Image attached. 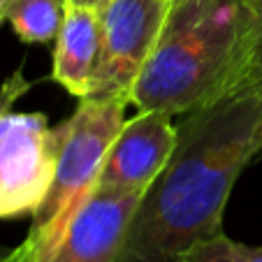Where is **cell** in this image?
<instances>
[{"label":"cell","instance_id":"1","mask_svg":"<svg viewBox=\"0 0 262 262\" xmlns=\"http://www.w3.org/2000/svg\"><path fill=\"white\" fill-rule=\"evenodd\" d=\"M165 169L142 195L116 262H183L223 232L237 179L262 158V84L242 81L177 125Z\"/></svg>","mask_w":262,"mask_h":262},{"label":"cell","instance_id":"2","mask_svg":"<svg viewBox=\"0 0 262 262\" xmlns=\"http://www.w3.org/2000/svg\"><path fill=\"white\" fill-rule=\"evenodd\" d=\"M253 0H179L130 95L137 112L186 116L246 77L255 51Z\"/></svg>","mask_w":262,"mask_h":262},{"label":"cell","instance_id":"3","mask_svg":"<svg viewBox=\"0 0 262 262\" xmlns=\"http://www.w3.org/2000/svg\"><path fill=\"white\" fill-rule=\"evenodd\" d=\"M128 100H79V107L63 121L65 139L45 200L30 213L24 244L3 262H47L65 230L93 195L109 146L125 123Z\"/></svg>","mask_w":262,"mask_h":262},{"label":"cell","instance_id":"4","mask_svg":"<svg viewBox=\"0 0 262 262\" xmlns=\"http://www.w3.org/2000/svg\"><path fill=\"white\" fill-rule=\"evenodd\" d=\"M169 7L167 0H112L100 7V54L84 100L130 102Z\"/></svg>","mask_w":262,"mask_h":262},{"label":"cell","instance_id":"5","mask_svg":"<svg viewBox=\"0 0 262 262\" xmlns=\"http://www.w3.org/2000/svg\"><path fill=\"white\" fill-rule=\"evenodd\" d=\"M63 139V123L49 128L40 112L0 116V218L26 216L42 204Z\"/></svg>","mask_w":262,"mask_h":262},{"label":"cell","instance_id":"6","mask_svg":"<svg viewBox=\"0 0 262 262\" xmlns=\"http://www.w3.org/2000/svg\"><path fill=\"white\" fill-rule=\"evenodd\" d=\"M179 130L163 112H137L114 137L95 188L146 193L177 148Z\"/></svg>","mask_w":262,"mask_h":262},{"label":"cell","instance_id":"7","mask_svg":"<svg viewBox=\"0 0 262 262\" xmlns=\"http://www.w3.org/2000/svg\"><path fill=\"white\" fill-rule=\"evenodd\" d=\"M142 193L95 188L47 262H116Z\"/></svg>","mask_w":262,"mask_h":262},{"label":"cell","instance_id":"8","mask_svg":"<svg viewBox=\"0 0 262 262\" xmlns=\"http://www.w3.org/2000/svg\"><path fill=\"white\" fill-rule=\"evenodd\" d=\"M100 54V12L68 3L63 26L56 37L51 79L70 95L84 100L91 89L95 63Z\"/></svg>","mask_w":262,"mask_h":262},{"label":"cell","instance_id":"9","mask_svg":"<svg viewBox=\"0 0 262 262\" xmlns=\"http://www.w3.org/2000/svg\"><path fill=\"white\" fill-rule=\"evenodd\" d=\"M68 0H10L7 19L19 40L28 45H49L58 37Z\"/></svg>","mask_w":262,"mask_h":262},{"label":"cell","instance_id":"10","mask_svg":"<svg viewBox=\"0 0 262 262\" xmlns=\"http://www.w3.org/2000/svg\"><path fill=\"white\" fill-rule=\"evenodd\" d=\"M183 262H262V246L242 244L225 232H218L195 244Z\"/></svg>","mask_w":262,"mask_h":262},{"label":"cell","instance_id":"11","mask_svg":"<svg viewBox=\"0 0 262 262\" xmlns=\"http://www.w3.org/2000/svg\"><path fill=\"white\" fill-rule=\"evenodd\" d=\"M30 86L33 84L24 77V70L21 68L14 70V72L3 81V86H0V116L7 114V112H12V107L28 93Z\"/></svg>","mask_w":262,"mask_h":262},{"label":"cell","instance_id":"12","mask_svg":"<svg viewBox=\"0 0 262 262\" xmlns=\"http://www.w3.org/2000/svg\"><path fill=\"white\" fill-rule=\"evenodd\" d=\"M253 7H255V16H257V35H255V51H253L251 68H248L244 81L262 84V0H253Z\"/></svg>","mask_w":262,"mask_h":262},{"label":"cell","instance_id":"13","mask_svg":"<svg viewBox=\"0 0 262 262\" xmlns=\"http://www.w3.org/2000/svg\"><path fill=\"white\" fill-rule=\"evenodd\" d=\"M68 3H74V5H84V7H95V10H100V7L107 5V3H112V0H68Z\"/></svg>","mask_w":262,"mask_h":262},{"label":"cell","instance_id":"14","mask_svg":"<svg viewBox=\"0 0 262 262\" xmlns=\"http://www.w3.org/2000/svg\"><path fill=\"white\" fill-rule=\"evenodd\" d=\"M7 7H10V0H0V24L7 19Z\"/></svg>","mask_w":262,"mask_h":262},{"label":"cell","instance_id":"15","mask_svg":"<svg viewBox=\"0 0 262 262\" xmlns=\"http://www.w3.org/2000/svg\"><path fill=\"white\" fill-rule=\"evenodd\" d=\"M3 260H5V255H3V253H0V262H3Z\"/></svg>","mask_w":262,"mask_h":262},{"label":"cell","instance_id":"16","mask_svg":"<svg viewBox=\"0 0 262 262\" xmlns=\"http://www.w3.org/2000/svg\"><path fill=\"white\" fill-rule=\"evenodd\" d=\"M167 3H172V5H174V3H179V0H167Z\"/></svg>","mask_w":262,"mask_h":262}]
</instances>
